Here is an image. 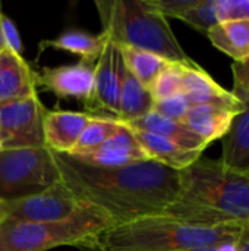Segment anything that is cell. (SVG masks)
Returning <instances> with one entry per match:
<instances>
[{
    "label": "cell",
    "mask_w": 249,
    "mask_h": 251,
    "mask_svg": "<svg viewBox=\"0 0 249 251\" xmlns=\"http://www.w3.org/2000/svg\"><path fill=\"white\" fill-rule=\"evenodd\" d=\"M53 159L60 181L73 197L103 213L113 225L163 216L181 194V171L154 160L98 168L60 153H53Z\"/></svg>",
    "instance_id": "1"
},
{
    "label": "cell",
    "mask_w": 249,
    "mask_h": 251,
    "mask_svg": "<svg viewBox=\"0 0 249 251\" xmlns=\"http://www.w3.org/2000/svg\"><path fill=\"white\" fill-rule=\"evenodd\" d=\"M163 216L200 226L248 225L249 178L201 156L181 171L179 199Z\"/></svg>",
    "instance_id": "2"
},
{
    "label": "cell",
    "mask_w": 249,
    "mask_h": 251,
    "mask_svg": "<svg viewBox=\"0 0 249 251\" xmlns=\"http://www.w3.org/2000/svg\"><path fill=\"white\" fill-rule=\"evenodd\" d=\"M244 226H200L167 216L112 225L88 249L95 251H186L238 243Z\"/></svg>",
    "instance_id": "3"
},
{
    "label": "cell",
    "mask_w": 249,
    "mask_h": 251,
    "mask_svg": "<svg viewBox=\"0 0 249 251\" xmlns=\"http://www.w3.org/2000/svg\"><path fill=\"white\" fill-rule=\"evenodd\" d=\"M103 34L120 47L154 53L169 62L195 65L151 0H97Z\"/></svg>",
    "instance_id": "4"
},
{
    "label": "cell",
    "mask_w": 249,
    "mask_h": 251,
    "mask_svg": "<svg viewBox=\"0 0 249 251\" xmlns=\"http://www.w3.org/2000/svg\"><path fill=\"white\" fill-rule=\"evenodd\" d=\"M113 224L94 207L84 204L57 222H9L0 226V251H47L60 246L88 249L91 241Z\"/></svg>",
    "instance_id": "5"
},
{
    "label": "cell",
    "mask_w": 249,
    "mask_h": 251,
    "mask_svg": "<svg viewBox=\"0 0 249 251\" xmlns=\"http://www.w3.org/2000/svg\"><path fill=\"white\" fill-rule=\"evenodd\" d=\"M60 182L47 147L0 150V201L13 203L40 194Z\"/></svg>",
    "instance_id": "6"
},
{
    "label": "cell",
    "mask_w": 249,
    "mask_h": 251,
    "mask_svg": "<svg viewBox=\"0 0 249 251\" xmlns=\"http://www.w3.org/2000/svg\"><path fill=\"white\" fill-rule=\"evenodd\" d=\"M45 109L35 94L0 104V150L44 146Z\"/></svg>",
    "instance_id": "7"
},
{
    "label": "cell",
    "mask_w": 249,
    "mask_h": 251,
    "mask_svg": "<svg viewBox=\"0 0 249 251\" xmlns=\"http://www.w3.org/2000/svg\"><path fill=\"white\" fill-rule=\"evenodd\" d=\"M82 203L60 181L51 188L23 200L6 203L9 222H57L73 215Z\"/></svg>",
    "instance_id": "8"
},
{
    "label": "cell",
    "mask_w": 249,
    "mask_h": 251,
    "mask_svg": "<svg viewBox=\"0 0 249 251\" xmlns=\"http://www.w3.org/2000/svg\"><path fill=\"white\" fill-rule=\"evenodd\" d=\"M125 71L126 66L120 47L107 38L94 68V90L87 104L88 109H100L109 113L110 118H117Z\"/></svg>",
    "instance_id": "9"
},
{
    "label": "cell",
    "mask_w": 249,
    "mask_h": 251,
    "mask_svg": "<svg viewBox=\"0 0 249 251\" xmlns=\"http://www.w3.org/2000/svg\"><path fill=\"white\" fill-rule=\"evenodd\" d=\"M72 157L98 168H119L136 162L150 160L144 149L139 146L134 131L125 124H120L119 128L97 149L85 154Z\"/></svg>",
    "instance_id": "10"
},
{
    "label": "cell",
    "mask_w": 249,
    "mask_h": 251,
    "mask_svg": "<svg viewBox=\"0 0 249 251\" xmlns=\"http://www.w3.org/2000/svg\"><path fill=\"white\" fill-rule=\"evenodd\" d=\"M94 68L85 62L45 68L37 74V85L44 87L57 97H72L90 103L94 90Z\"/></svg>",
    "instance_id": "11"
},
{
    "label": "cell",
    "mask_w": 249,
    "mask_h": 251,
    "mask_svg": "<svg viewBox=\"0 0 249 251\" xmlns=\"http://www.w3.org/2000/svg\"><path fill=\"white\" fill-rule=\"evenodd\" d=\"M92 118L91 113L72 110H50L44 115V146L53 153L72 154L82 131Z\"/></svg>",
    "instance_id": "12"
},
{
    "label": "cell",
    "mask_w": 249,
    "mask_h": 251,
    "mask_svg": "<svg viewBox=\"0 0 249 251\" xmlns=\"http://www.w3.org/2000/svg\"><path fill=\"white\" fill-rule=\"evenodd\" d=\"M183 96L191 106L220 104L244 110L245 104L232 93L219 85L200 65H182Z\"/></svg>",
    "instance_id": "13"
},
{
    "label": "cell",
    "mask_w": 249,
    "mask_h": 251,
    "mask_svg": "<svg viewBox=\"0 0 249 251\" xmlns=\"http://www.w3.org/2000/svg\"><path fill=\"white\" fill-rule=\"evenodd\" d=\"M37 93V74L13 51H0V104Z\"/></svg>",
    "instance_id": "14"
},
{
    "label": "cell",
    "mask_w": 249,
    "mask_h": 251,
    "mask_svg": "<svg viewBox=\"0 0 249 251\" xmlns=\"http://www.w3.org/2000/svg\"><path fill=\"white\" fill-rule=\"evenodd\" d=\"M241 112L242 110L220 104H197L189 107L182 122L201 140L211 144L225 137L233 118Z\"/></svg>",
    "instance_id": "15"
},
{
    "label": "cell",
    "mask_w": 249,
    "mask_h": 251,
    "mask_svg": "<svg viewBox=\"0 0 249 251\" xmlns=\"http://www.w3.org/2000/svg\"><path fill=\"white\" fill-rule=\"evenodd\" d=\"M244 110L238 113L229 131L222 138V165L235 174L249 178V99L242 100Z\"/></svg>",
    "instance_id": "16"
},
{
    "label": "cell",
    "mask_w": 249,
    "mask_h": 251,
    "mask_svg": "<svg viewBox=\"0 0 249 251\" xmlns=\"http://www.w3.org/2000/svg\"><path fill=\"white\" fill-rule=\"evenodd\" d=\"M128 126L135 131H144V132L164 137V138L176 143L178 146L188 149V150H194V151L203 153L208 146L204 140H201L197 134H194L183 122L166 118L154 110H151L145 116L128 124Z\"/></svg>",
    "instance_id": "17"
},
{
    "label": "cell",
    "mask_w": 249,
    "mask_h": 251,
    "mask_svg": "<svg viewBox=\"0 0 249 251\" xmlns=\"http://www.w3.org/2000/svg\"><path fill=\"white\" fill-rule=\"evenodd\" d=\"M151 3L166 18H178L205 35L219 24L216 0H151Z\"/></svg>",
    "instance_id": "18"
},
{
    "label": "cell",
    "mask_w": 249,
    "mask_h": 251,
    "mask_svg": "<svg viewBox=\"0 0 249 251\" xmlns=\"http://www.w3.org/2000/svg\"><path fill=\"white\" fill-rule=\"evenodd\" d=\"M132 131L139 146L144 149L145 154L148 156V159L157 163H161L170 169L183 171L203 156L201 151L183 149L164 137L144 132V131H135V129Z\"/></svg>",
    "instance_id": "19"
},
{
    "label": "cell",
    "mask_w": 249,
    "mask_h": 251,
    "mask_svg": "<svg viewBox=\"0 0 249 251\" xmlns=\"http://www.w3.org/2000/svg\"><path fill=\"white\" fill-rule=\"evenodd\" d=\"M107 43L106 34H90L81 29H69L51 40H44L40 43V49H56L65 50L82 57V62L95 65L104 46Z\"/></svg>",
    "instance_id": "20"
},
{
    "label": "cell",
    "mask_w": 249,
    "mask_h": 251,
    "mask_svg": "<svg viewBox=\"0 0 249 251\" xmlns=\"http://www.w3.org/2000/svg\"><path fill=\"white\" fill-rule=\"evenodd\" d=\"M211 44L230 56L233 62L249 57V19L219 22L207 32Z\"/></svg>",
    "instance_id": "21"
},
{
    "label": "cell",
    "mask_w": 249,
    "mask_h": 251,
    "mask_svg": "<svg viewBox=\"0 0 249 251\" xmlns=\"http://www.w3.org/2000/svg\"><path fill=\"white\" fill-rule=\"evenodd\" d=\"M154 99L150 90L142 85L128 69L125 71L122 91H120V101H119V115L116 118L120 124H131L148 112L153 110Z\"/></svg>",
    "instance_id": "22"
},
{
    "label": "cell",
    "mask_w": 249,
    "mask_h": 251,
    "mask_svg": "<svg viewBox=\"0 0 249 251\" xmlns=\"http://www.w3.org/2000/svg\"><path fill=\"white\" fill-rule=\"evenodd\" d=\"M120 47V46H119ZM125 66L126 69L147 88L153 84L157 75L167 66L169 60L148 51L131 49V47H120Z\"/></svg>",
    "instance_id": "23"
},
{
    "label": "cell",
    "mask_w": 249,
    "mask_h": 251,
    "mask_svg": "<svg viewBox=\"0 0 249 251\" xmlns=\"http://www.w3.org/2000/svg\"><path fill=\"white\" fill-rule=\"evenodd\" d=\"M119 125H120V122H117L116 119H113L110 116L92 115V118L87 124L85 129L82 131L72 154H69V156L85 154V153L97 149L119 128Z\"/></svg>",
    "instance_id": "24"
},
{
    "label": "cell",
    "mask_w": 249,
    "mask_h": 251,
    "mask_svg": "<svg viewBox=\"0 0 249 251\" xmlns=\"http://www.w3.org/2000/svg\"><path fill=\"white\" fill-rule=\"evenodd\" d=\"M148 90H150L154 101L183 94V87H182V63L169 62L167 66L153 81V84L150 85Z\"/></svg>",
    "instance_id": "25"
},
{
    "label": "cell",
    "mask_w": 249,
    "mask_h": 251,
    "mask_svg": "<svg viewBox=\"0 0 249 251\" xmlns=\"http://www.w3.org/2000/svg\"><path fill=\"white\" fill-rule=\"evenodd\" d=\"M219 22L249 19V0H216Z\"/></svg>",
    "instance_id": "26"
},
{
    "label": "cell",
    "mask_w": 249,
    "mask_h": 251,
    "mask_svg": "<svg viewBox=\"0 0 249 251\" xmlns=\"http://www.w3.org/2000/svg\"><path fill=\"white\" fill-rule=\"evenodd\" d=\"M189 107H191V104L186 100V97L183 94H179V96H175V97H170V99L154 101L153 110L163 115V116H166V118L182 122L185 119Z\"/></svg>",
    "instance_id": "27"
},
{
    "label": "cell",
    "mask_w": 249,
    "mask_h": 251,
    "mask_svg": "<svg viewBox=\"0 0 249 251\" xmlns=\"http://www.w3.org/2000/svg\"><path fill=\"white\" fill-rule=\"evenodd\" d=\"M233 90L232 93L242 101L249 99V57L241 62H233Z\"/></svg>",
    "instance_id": "28"
},
{
    "label": "cell",
    "mask_w": 249,
    "mask_h": 251,
    "mask_svg": "<svg viewBox=\"0 0 249 251\" xmlns=\"http://www.w3.org/2000/svg\"><path fill=\"white\" fill-rule=\"evenodd\" d=\"M0 26H1V35H3V41H4V47L10 51H13L15 54L22 56V41L18 32L16 25L13 24V21H10L3 12L0 15Z\"/></svg>",
    "instance_id": "29"
},
{
    "label": "cell",
    "mask_w": 249,
    "mask_h": 251,
    "mask_svg": "<svg viewBox=\"0 0 249 251\" xmlns=\"http://www.w3.org/2000/svg\"><path fill=\"white\" fill-rule=\"evenodd\" d=\"M236 251H249V224L245 225V228L238 240Z\"/></svg>",
    "instance_id": "30"
},
{
    "label": "cell",
    "mask_w": 249,
    "mask_h": 251,
    "mask_svg": "<svg viewBox=\"0 0 249 251\" xmlns=\"http://www.w3.org/2000/svg\"><path fill=\"white\" fill-rule=\"evenodd\" d=\"M238 243H229V244H220V246H213V247H203V249H194V250L186 251H236Z\"/></svg>",
    "instance_id": "31"
},
{
    "label": "cell",
    "mask_w": 249,
    "mask_h": 251,
    "mask_svg": "<svg viewBox=\"0 0 249 251\" xmlns=\"http://www.w3.org/2000/svg\"><path fill=\"white\" fill-rule=\"evenodd\" d=\"M6 218H7V209H6V203H1V201H0V226H1V224L6 221Z\"/></svg>",
    "instance_id": "32"
},
{
    "label": "cell",
    "mask_w": 249,
    "mask_h": 251,
    "mask_svg": "<svg viewBox=\"0 0 249 251\" xmlns=\"http://www.w3.org/2000/svg\"><path fill=\"white\" fill-rule=\"evenodd\" d=\"M0 15H1V7H0ZM3 49H6V47H4V41H3V35H1V26H0V51Z\"/></svg>",
    "instance_id": "33"
}]
</instances>
